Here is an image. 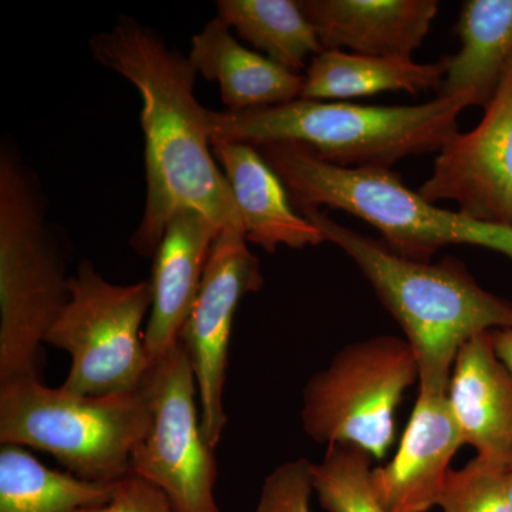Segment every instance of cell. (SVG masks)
Instances as JSON below:
<instances>
[{"label": "cell", "instance_id": "44dd1931", "mask_svg": "<svg viewBox=\"0 0 512 512\" xmlns=\"http://www.w3.org/2000/svg\"><path fill=\"white\" fill-rule=\"evenodd\" d=\"M114 484L47 468L23 447L0 448V512H77L107 503Z\"/></svg>", "mask_w": 512, "mask_h": 512}, {"label": "cell", "instance_id": "9a60e30c", "mask_svg": "<svg viewBox=\"0 0 512 512\" xmlns=\"http://www.w3.org/2000/svg\"><path fill=\"white\" fill-rule=\"evenodd\" d=\"M220 231L197 210L178 212L168 222L153 256V305L144 330V342L153 362L180 340Z\"/></svg>", "mask_w": 512, "mask_h": 512}, {"label": "cell", "instance_id": "ba28073f", "mask_svg": "<svg viewBox=\"0 0 512 512\" xmlns=\"http://www.w3.org/2000/svg\"><path fill=\"white\" fill-rule=\"evenodd\" d=\"M419 383L412 346L376 336L345 346L303 390V430L319 444H353L376 460L396 437L403 394Z\"/></svg>", "mask_w": 512, "mask_h": 512}, {"label": "cell", "instance_id": "7a4b0ae2", "mask_svg": "<svg viewBox=\"0 0 512 512\" xmlns=\"http://www.w3.org/2000/svg\"><path fill=\"white\" fill-rule=\"evenodd\" d=\"M301 214L352 259L396 319L419 365V390L447 393L461 346L495 329H512V303L485 291L453 256L437 264L394 254L384 242L340 225L320 208Z\"/></svg>", "mask_w": 512, "mask_h": 512}, {"label": "cell", "instance_id": "30bf717a", "mask_svg": "<svg viewBox=\"0 0 512 512\" xmlns=\"http://www.w3.org/2000/svg\"><path fill=\"white\" fill-rule=\"evenodd\" d=\"M264 281L261 262L249 249L244 232L222 228L180 335L197 380L202 431L212 448L220 444L227 426L224 387L235 313L239 302L248 293L258 292Z\"/></svg>", "mask_w": 512, "mask_h": 512}, {"label": "cell", "instance_id": "d6986e66", "mask_svg": "<svg viewBox=\"0 0 512 512\" xmlns=\"http://www.w3.org/2000/svg\"><path fill=\"white\" fill-rule=\"evenodd\" d=\"M447 57L433 63L323 50L306 67L301 99L350 100L386 92L440 93Z\"/></svg>", "mask_w": 512, "mask_h": 512}, {"label": "cell", "instance_id": "d4e9b609", "mask_svg": "<svg viewBox=\"0 0 512 512\" xmlns=\"http://www.w3.org/2000/svg\"><path fill=\"white\" fill-rule=\"evenodd\" d=\"M77 512H178L170 498L143 478L130 474L114 484L107 503L84 507Z\"/></svg>", "mask_w": 512, "mask_h": 512}, {"label": "cell", "instance_id": "9c48e42d", "mask_svg": "<svg viewBox=\"0 0 512 512\" xmlns=\"http://www.w3.org/2000/svg\"><path fill=\"white\" fill-rule=\"evenodd\" d=\"M141 389L153 421L131 453L130 474L160 488L178 512H221L214 448L202 431L197 380L180 340L154 360Z\"/></svg>", "mask_w": 512, "mask_h": 512}, {"label": "cell", "instance_id": "8fae6325", "mask_svg": "<svg viewBox=\"0 0 512 512\" xmlns=\"http://www.w3.org/2000/svg\"><path fill=\"white\" fill-rule=\"evenodd\" d=\"M419 192L433 204L456 202L474 220L512 227V63L483 119L448 141Z\"/></svg>", "mask_w": 512, "mask_h": 512}, {"label": "cell", "instance_id": "7c38bea8", "mask_svg": "<svg viewBox=\"0 0 512 512\" xmlns=\"http://www.w3.org/2000/svg\"><path fill=\"white\" fill-rule=\"evenodd\" d=\"M447 393L420 392L396 456L373 468V487L387 512H427L439 504L450 463L463 446Z\"/></svg>", "mask_w": 512, "mask_h": 512}, {"label": "cell", "instance_id": "7402d4cb", "mask_svg": "<svg viewBox=\"0 0 512 512\" xmlns=\"http://www.w3.org/2000/svg\"><path fill=\"white\" fill-rule=\"evenodd\" d=\"M373 457L353 444H332L312 463L313 491L328 512H387L372 481Z\"/></svg>", "mask_w": 512, "mask_h": 512}, {"label": "cell", "instance_id": "5b68a950", "mask_svg": "<svg viewBox=\"0 0 512 512\" xmlns=\"http://www.w3.org/2000/svg\"><path fill=\"white\" fill-rule=\"evenodd\" d=\"M70 299L62 249L35 175L0 153V384L42 379L46 336ZM43 380V379H42Z\"/></svg>", "mask_w": 512, "mask_h": 512}, {"label": "cell", "instance_id": "cb8c5ba5", "mask_svg": "<svg viewBox=\"0 0 512 512\" xmlns=\"http://www.w3.org/2000/svg\"><path fill=\"white\" fill-rule=\"evenodd\" d=\"M312 491L311 461H286L265 478L255 512H312Z\"/></svg>", "mask_w": 512, "mask_h": 512}, {"label": "cell", "instance_id": "ac0fdd59", "mask_svg": "<svg viewBox=\"0 0 512 512\" xmlns=\"http://www.w3.org/2000/svg\"><path fill=\"white\" fill-rule=\"evenodd\" d=\"M456 33L460 49L447 57L439 94L467 93L485 109L512 63V0H467Z\"/></svg>", "mask_w": 512, "mask_h": 512}, {"label": "cell", "instance_id": "8992f818", "mask_svg": "<svg viewBox=\"0 0 512 512\" xmlns=\"http://www.w3.org/2000/svg\"><path fill=\"white\" fill-rule=\"evenodd\" d=\"M153 421L143 389L79 396L42 379L0 384V443L46 451L67 473L114 484L130 476L134 447Z\"/></svg>", "mask_w": 512, "mask_h": 512}, {"label": "cell", "instance_id": "6da1fadb", "mask_svg": "<svg viewBox=\"0 0 512 512\" xmlns=\"http://www.w3.org/2000/svg\"><path fill=\"white\" fill-rule=\"evenodd\" d=\"M94 59L141 97L147 198L130 247L153 258L168 222L197 210L217 227L244 232V221L212 153L207 111L194 96L197 70L153 29L123 16L90 40ZM247 238V237H245Z\"/></svg>", "mask_w": 512, "mask_h": 512}, {"label": "cell", "instance_id": "4fadbf2b", "mask_svg": "<svg viewBox=\"0 0 512 512\" xmlns=\"http://www.w3.org/2000/svg\"><path fill=\"white\" fill-rule=\"evenodd\" d=\"M325 50L412 59L439 13L437 0H299Z\"/></svg>", "mask_w": 512, "mask_h": 512}, {"label": "cell", "instance_id": "484cf974", "mask_svg": "<svg viewBox=\"0 0 512 512\" xmlns=\"http://www.w3.org/2000/svg\"><path fill=\"white\" fill-rule=\"evenodd\" d=\"M495 353L512 375V329L491 330Z\"/></svg>", "mask_w": 512, "mask_h": 512}, {"label": "cell", "instance_id": "603a6c76", "mask_svg": "<svg viewBox=\"0 0 512 512\" xmlns=\"http://www.w3.org/2000/svg\"><path fill=\"white\" fill-rule=\"evenodd\" d=\"M505 470L473 458L460 470H450L437 505L443 512H511Z\"/></svg>", "mask_w": 512, "mask_h": 512}, {"label": "cell", "instance_id": "e0dca14e", "mask_svg": "<svg viewBox=\"0 0 512 512\" xmlns=\"http://www.w3.org/2000/svg\"><path fill=\"white\" fill-rule=\"evenodd\" d=\"M188 60L198 74L218 83L227 111L265 109L302 97L303 74L242 46L218 16L192 36Z\"/></svg>", "mask_w": 512, "mask_h": 512}, {"label": "cell", "instance_id": "ffe728a7", "mask_svg": "<svg viewBox=\"0 0 512 512\" xmlns=\"http://www.w3.org/2000/svg\"><path fill=\"white\" fill-rule=\"evenodd\" d=\"M217 10L241 39L293 73L325 50L299 0H218Z\"/></svg>", "mask_w": 512, "mask_h": 512}, {"label": "cell", "instance_id": "3957f363", "mask_svg": "<svg viewBox=\"0 0 512 512\" xmlns=\"http://www.w3.org/2000/svg\"><path fill=\"white\" fill-rule=\"evenodd\" d=\"M470 94L437 96L416 106H363L298 99L281 106L207 111L211 140L255 148L292 144L339 167L390 168L413 156L440 153L458 133Z\"/></svg>", "mask_w": 512, "mask_h": 512}, {"label": "cell", "instance_id": "5bb4252c", "mask_svg": "<svg viewBox=\"0 0 512 512\" xmlns=\"http://www.w3.org/2000/svg\"><path fill=\"white\" fill-rule=\"evenodd\" d=\"M448 404L464 444L500 467L512 464V375L494 349L490 332L467 340L456 357Z\"/></svg>", "mask_w": 512, "mask_h": 512}, {"label": "cell", "instance_id": "277c9868", "mask_svg": "<svg viewBox=\"0 0 512 512\" xmlns=\"http://www.w3.org/2000/svg\"><path fill=\"white\" fill-rule=\"evenodd\" d=\"M299 210L326 207L355 215L382 234L394 254L430 262L448 245H471L512 259V227L446 210L383 167H339L292 144L258 148Z\"/></svg>", "mask_w": 512, "mask_h": 512}, {"label": "cell", "instance_id": "4316f807", "mask_svg": "<svg viewBox=\"0 0 512 512\" xmlns=\"http://www.w3.org/2000/svg\"><path fill=\"white\" fill-rule=\"evenodd\" d=\"M505 491H507L508 504L512 512V464L505 470Z\"/></svg>", "mask_w": 512, "mask_h": 512}, {"label": "cell", "instance_id": "2e32d148", "mask_svg": "<svg viewBox=\"0 0 512 512\" xmlns=\"http://www.w3.org/2000/svg\"><path fill=\"white\" fill-rule=\"evenodd\" d=\"M212 153L227 178L244 221L248 242L266 252L318 247L325 241L320 229L292 207L291 195L258 148L231 141L211 140Z\"/></svg>", "mask_w": 512, "mask_h": 512}, {"label": "cell", "instance_id": "52a82bcc", "mask_svg": "<svg viewBox=\"0 0 512 512\" xmlns=\"http://www.w3.org/2000/svg\"><path fill=\"white\" fill-rule=\"evenodd\" d=\"M153 305L150 281L114 285L93 262L70 275V299L46 336V345L69 353L60 389L79 396H116L141 390L153 359L141 325Z\"/></svg>", "mask_w": 512, "mask_h": 512}]
</instances>
